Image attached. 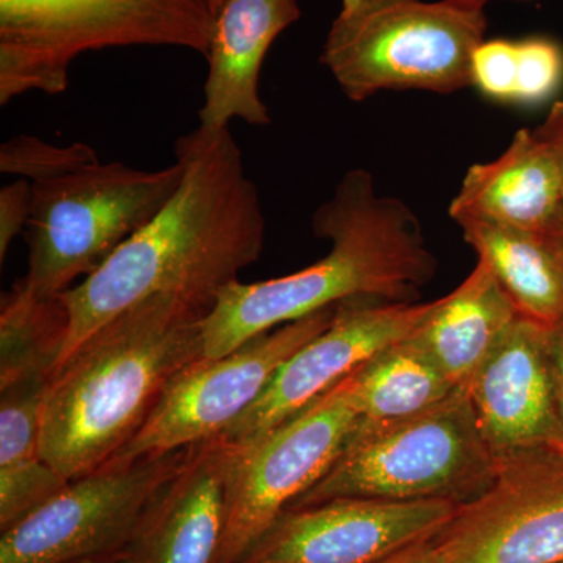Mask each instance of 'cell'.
<instances>
[{"instance_id":"19","label":"cell","mask_w":563,"mask_h":563,"mask_svg":"<svg viewBox=\"0 0 563 563\" xmlns=\"http://www.w3.org/2000/svg\"><path fill=\"white\" fill-rule=\"evenodd\" d=\"M454 221L518 313L544 325L563 321V269L544 236L479 218Z\"/></svg>"},{"instance_id":"3","label":"cell","mask_w":563,"mask_h":563,"mask_svg":"<svg viewBox=\"0 0 563 563\" xmlns=\"http://www.w3.org/2000/svg\"><path fill=\"white\" fill-rule=\"evenodd\" d=\"M207 313L174 296H155L92 333L47 387L41 457L69 483L109 463L169 384L203 358Z\"/></svg>"},{"instance_id":"15","label":"cell","mask_w":563,"mask_h":563,"mask_svg":"<svg viewBox=\"0 0 563 563\" xmlns=\"http://www.w3.org/2000/svg\"><path fill=\"white\" fill-rule=\"evenodd\" d=\"M239 443L220 435L187 448L117 563H217Z\"/></svg>"},{"instance_id":"7","label":"cell","mask_w":563,"mask_h":563,"mask_svg":"<svg viewBox=\"0 0 563 563\" xmlns=\"http://www.w3.org/2000/svg\"><path fill=\"white\" fill-rule=\"evenodd\" d=\"M179 162L143 172L121 162L32 184L25 228L29 269L22 287L38 298H57L74 282L109 261L122 244L150 224L179 188Z\"/></svg>"},{"instance_id":"16","label":"cell","mask_w":563,"mask_h":563,"mask_svg":"<svg viewBox=\"0 0 563 563\" xmlns=\"http://www.w3.org/2000/svg\"><path fill=\"white\" fill-rule=\"evenodd\" d=\"M301 18L298 0H225L214 21L209 74L199 110L202 128H229L232 120L272 124L258 84L263 60L282 32Z\"/></svg>"},{"instance_id":"11","label":"cell","mask_w":563,"mask_h":563,"mask_svg":"<svg viewBox=\"0 0 563 563\" xmlns=\"http://www.w3.org/2000/svg\"><path fill=\"white\" fill-rule=\"evenodd\" d=\"M435 542L450 563H562L563 446L498 459L492 484Z\"/></svg>"},{"instance_id":"17","label":"cell","mask_w":563,"mask_h":563,"mask_svg":"<svg viewBox=\"0 0 563 563\" xmlns=\"http://www.w3.org/2000/svg\"><path fill=\"white\" fill-rule=\"evenodd\" d=\"M450 214L547 239L563 225V179L553 152L536 132L521 129L496 161L470 166Z\"/></svg>"},{"instance_id":"24","label":"cell","mask_w":563,"mask_h":563,"mask_svg":"<svg viewBox=\"0 0 563 563\" xmlns=\"http://www.w3.org/2000/svg\"><path fill=\"white\" fill-rule=\"evenodd\" d=\"M43 457L0 466V529L7 531L68 487Z\"/></svg>"},{"instance_id":"5","label":"cell","mask_w":563,"mask_h":563,"mask_svg":"<svg viewBox=\"0 0 563 563\" xmlns=\"http://www.w3.org/2000/svg\"><path fill=\"white\" fill-rule=\"evenodd\" d=\"M209 0H0V106L38 91L60 95L88 51L184 47L207 55Z\"/></svg>"},{"instance_id":"20","label":"cell","mask_w":563,"mask_h":563,"mask_svg":"<svg viewBox=\"0 0 563 563\" xmlns=\"http://www.w3.org/2000/svg\"><path fill=\"white\" fill-rule=\"evenodd\" d=\"M342 384L366 422L424 412L459 388L409 336L377 352Z\"/></svg>"},{"instance_id":"26","label":"cell","mask_w":563,"mask_h":563,"mask_svg":"<svg viewBox=\"0 0 563 563\" xmlns=\"http://www.w3.org/2000/svg\"><path fill=\"white\" fill-rule=\"evenodd\" d=\"M473 87L501 102H515L517 41L485 40L474 51Z\"/></svg>"},{"instance_id":"33","label":"cell","mask_w":563,"mask_h":563,"mask_svg":"<svg viewBox=\"0 0 563 563\" xmlns=\"http://www.w3.org/2000/svg\"><path fill=\"white\" fill-rule=\"evenodd\" d=\"M211 11H213L214 16H217L218 11H220L222 3L225 2V0H209Z\"/></svg>"},{"instance_id":"6","label":"cell","mask_w":563,"mask_h":563,"mask_svg":"<svg viewBox=\"0 0 563 563\" xmlns=\"http://www.w3.org/2000/svg\"><path fill=\"white\" fill-rule=\"evenodd\" d=\"M498 457L459 387L431 409L401 420L362 421L329 472L287 510L335 498L465 504L492 484Z\"/></svg>"},{"instance_id":"22","label":"cell","mask_w":563,"mask_h":563,"mask_svg":"<svg viewBox=\"0 0 563 563\" xmlns=\"http://www.w3.org/2000/svg\"><path fill=\"white\" fill-rule=\"evenodd\" d=\"M49 383L27 380L0 390V466L41 457V424Z\"/></svg>"},{"instance_id":"21","label":"cell","mask_w":563,"mask_h":563,"mask_svg":"<svg viewBox=\"0 0 563 563\" xmlns=\"http://www.w3.org/2000/svg\"><path fill=\"white\" fill-rule=\"evenodd\" d=\"M68 329L62 296L38 298L18 282L3 295L0 309V390L27 380H51Z\"/></svg>"},{"instance_id":"29","label":"cell","mask_w":563,"mask_h":563,"mask_svg":"<svg viewBox=\"0 0 563 563\" xmlns=\"http://www.w3.org/2000/svg\"><path fill=\"white\" fill-rule=\"evenodd\" d=\"M374 563H450L442 547L435 542V539L428 540L398 551V553L388 555L383 561Z\"/></svg>"},{"instance_id":"13","label":"cell","mask_w":563,"mask_h":563,"mask_svg":"<svg viewBox=\"0 0 563 563\" xmlns=\"http://www.w3.org/2000/svg\"><path fill=\"white\" fill-rule=\"evenodd\" d=\"M432 302H387L354 298L336 303L331 324L299 347L224 437L247 443L331 391L377 352L401 342L431 310Z\"/></svg>"},{"instance_id":"35","label":"cell","mask_w":563,"mask_h":563,"mask_svg":"<svg viewBox=\"0 0 563 563\" xmlns=\"http://www.w3.org/2000/svg\"><path fill=\"white\" fill-rule=\"evenodd\" d=\"M563 563V562H562Z\"/></svg>"},{"instance_id":"34","label":"cell","mask_w":563,"mask_h":563,"mask_svg":"<svg viewBox=\"0 0 563 563\" xmlns=\"http://www.w3.org/2000/svg\"><path fill=\"white\" fill-rule=\"evenodd\" d=\"M474 2L481 3V5H487L488 2H492V0H474ZM518 2H525V0H518Z\"/></svg>"},{"instance_id":"8","label":"cell","mask_w":563,"mask_h":563,"mask_svg":"<svg viewBox=\"0 0 563 563\" xmlns=\"http://www.w3.org/2000/svg\"><path fill=\"white\" fill-rule=\"evenodd\" d=\"M362 421L340 383L273 431L239 443L217 563L242 561L269 526L329 472Z\"/></svg>"},{"instance_id":"27","label":"cell","mask_w":563,"mask_h":563,"mask_svg":"<svg viewBox=\"0 0 563 563\" xmlns=\"http://www.w3.org/2000/svg\"><path fill=\"white\" fill-rule=\"evenodd\" d=\"M32 210V184L20 179L0 188V262H5L13 240L27 228Z\"/></svg>"},{"instance_id":"9","label":"cell","mask_w":563,"mask_h":563,"mask_svg":"<svg viewBox=\"0 0 563 563\" xmlns=\"http://www.w3.org/2000/svg\"><path fill=\"white\" fill-rule=\"evenodd\" d=\"M335 309L282 324L224 357L192 363L169 384L136 435L109 463L169 454L224 435L261 398L277 369L331 324Z\"/></svg>"},{"instance_id":"30","label":"cell","mask_w":563,"mask_h":563,"mask_svg":"<svg viewBox=\"0 0 563 563\" xmlns=\"http://www.w3.org/2000/svg\"><path fill=\"white\" fill-rule=\"evenodd\" d=\"M548 347H550L551 365H553L559 412L563 421V321L548 328Z\"/></svg>"},{"instance_id":"28","label":"cell","mask_w":563,"mask_h":563,"mask_svg":"<svg viewBox=\"0 0 563 563\" xmlns=\"http://www.w3.org/2000/svg\"><path fill=\"white\" fill-rule=\"evenodd\" d=\"M537 135L540 136L553 152L563 179V101L555 102L547 120L540 128H537Z\"/></svg>"},{"instance_id":"23","label":"cell","mask_w":563,"mask_h":563,"mask_svg":"<svg viewBox=\"0 0 563 563\" xmlns=\"http://www.w3.org/2000/svg\"><path fill=\"white\" fill-rule=\"evenodd\" d=\"M98 162V152L85 143L54 146L36 136L18 135L0 146V173L31 184L58 179Z\"/></svg>"},{"instance_id":"4","label":"cell","mask_w":563,"mask_h":563,"mask_svg":"<svg viewBox=\"0 0 563 563\" xmlns=\"http://www.w3.org/2000/svg\"><path fill=\"white\" fill-rule=\"evenodd\" d=\"M485 32L474 0H342L320 62L354 102L387 90L448 95L473 87Z\"/></svg>"},{"instance_id":"1","label":"cell","mask_w":563,"mask_h":563,"mask_svg":"<svg viewBox=\"0 0 563 563\" xmlns=\"http://www.w3.org/2000/svg\"><path fill=\"white\" fill-rule=\"evenodd\" d=\"M174 154L184 176L173 198L98 272L60 295L69 329L57 372L92 333L146 299L174 296L210 312L222 288L261 258V191L231 129L199 125L179 136Z\"/></svg>"},{"instance_id":"18","label":"cell","mask_w":563,"mask_h":563,"mask_svg":"<svg viewBox=\"0 0 563 563\" xmlns=\"http://www.w3.org/2000/svg\"><path fill=\"white\" fill-rule=\"evenodd\" d=\"M518 317L517 307L496 280L490 266L479 261L453 292L432 301L431 310L409 339L451 383L465 387Z\"/></svg>"},{"instance_id":"14","label":"cell","mask_w":563,"mask_h":563,"mask_svg":"<svg viewBox=\"0 0 563 563\" xmlns=\"http://www.w3.org/2000/svg\"><path fill=\"white\" fill-rule=\"evenodd\" d=\"M548 328L520 314L465 385L485 442L498 459L563 446Z\"/></svg>"},{"instance_id":"31","label":"cell","mask_w":563,"mask_h":563,"mask_svg":"<svg viewBox=\"0 0 563 563\" xmlns=\"http://www.w3.org/2000/svg\"><path fill=\"white\" fill-rule=\"evenodd\" d=\"M548 243H550L551 250L554 251L555 257L561 263L563 269V225L558 231L547 236Z\"/></svg>"},{"instance_id":"12","label":"cell","mask_w":563,"mask_h":563,"mask_svg":"<svg viewBox=\"0 0 563 563\" xmlns=\"http://www.w3.org/2000/svg\"><path fill=\"white\" fill-rule=\"evenodd\" d=\"M459 504L335 498L285 510L239 563H374L435 539Z\"/></svg>"},{"instance_id":"25","label":"cell","mask_w":563,"mask_h":563,"mask_svg":"<svg viewBox=\"0 0 563 563\" xmlns=\"http://www.w3.org/2000/svg\"><path fill=\"white\" fill-rule=\"evenodd\" d=\"M563 80V51L553 40L517 41L515 102L539 103L558 91Z\"/></svg>"},{"instance_id":"32","label":"cell","mask_w":563,"mask_h":563,"mask_svg":"<svg viewBox=\"0 0 563 563\" xmlns=\"http://www.w3.org/2000/svg\"><path fill=\"white\" fill-rule=\"evenodd\" d=\"M118 555H103V558L85 559V561L76 563H117Z\"/></svg>"},{"instance_id":"2","label":"cell","mask_w":563,"mask_h":563,"mask_svg":"<svg viewBox=\"0 0 563 563\" xmlns=\"http://www.w3.org/2000/svg\"><path fill=\"white\" fill-rule=\"evenodd\" d=\"M314 235L331 243L321 261L277 279L222 288L202 320L203 358L231 354L254 336L354 298L417 302L437 261L420 221L380 196L372 173L352 169L313 213Z\"/></svg>"},{"instance_id":"10","label":"cell","mask_w":563,"mask_h":563,"mask_svg":"<svg viewBox=\"0 0 563 563\" xmlns=\"http://www.w3.org/2000/svg\"><path fill=\"white\" fill-rule=\"evenodd\" d=\"M185 453L187 448L107 463L73 481L49 503L2 532L0 563H76L120 554Z\"/></svg>"}]
</instances>
